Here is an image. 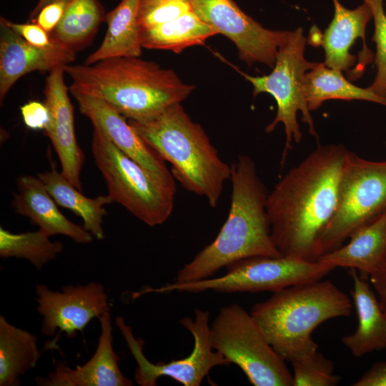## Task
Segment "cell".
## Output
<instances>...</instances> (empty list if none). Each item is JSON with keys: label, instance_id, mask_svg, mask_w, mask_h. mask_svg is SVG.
Returning <instances> with one entry per match:
<instances>
[{"label": "cell", "instance_id": "obj_15", "mask_svg": "<svg viewBox=\"0 0 386 386\" xmlns=\"http://www.w3.org/2000/svg\"><path fill=\"white\" fill-rule=\"evenodd\" d=\"M64 66L49 72L44 89V103L51 120L44 130L59 157L61 174L79 190H81L80 173L84 161L74 132V109L64 79Z\"/></svg>", "mask_w": 386, "mask_h": 386}, {"label": "cell", "instance_id": "obj_25", "mask_svg": "<svg viewBox=\"0 0 386 386\" xmlns=\"http://www.w3.org/2000/svg\"><path fill=\"white\" fill-rule=\"evenodd\" d=\"M303 90L310 111L317 109L330 99L365 100L386 106V97L377 94L370 86L354 85L341 71L330 69L324 62L317 63L305 74Z\"/></svg>", "mask_w": 386, "mask_h": 386}, {"label": "cell", "instance_id": "obj_3", "mask_svg": "<svg viewBox=\"0 0 386 386\" xmlns=\"http://www.w3.org/2000/svg\"><path fill=\"white\" fill-rule=\"evenodd\" d=\"M71 94L99 98L126 119L141 120L181 104L195 86L184 82L171 69L137 57H114L92 64H67Z\"/></svg>", "mask_w": 386, "mask_h": 386}, {"label": "cell", "instance_id": "obj_13", "mask_svg": "<svg viewBox=\"0 0 386 386\" xmlns=\"http://www.w3.org/2000/svg\"><path fill=\"white\" fill-rule=\"evenodd\" d=\"M193 11L218 34L234 44L241 61L273 68L278 49L288 31L264 28L233 0H190Z\"/></svg>", "mask_w": 386, "mask_h": 386}, {"label": "cell", "instance_id": "obj_20", "mask_svg": "<svg viewBox=\"0 0 386 386\" xmlns=\"http://www.w3.org/2000/svg\"><path fill=\"white\" fill-rule=\"evenodd\" d=\"M332 1L334 17L321 39L325 51L324 64L330 69L347 71V74L349 69L356 61V57L350 52V49L357 38L362 39L365 64L372 61V58L367 54L370 51L365 43V32L372 15L365 2L355 9H350L342 5L339 0Z\"/></svg>", "mask_w": 386, "mask_h": 386}, {"label": "cell", "instance_id": "obj_24", "mask_svg": "<svg viewBox=\"0 0 386 386\" xmlns=\"http://www.w3.org/2000/svg\"><path fill=\"white\" fill-rule=\"evenodd\" d=\"M38 338L0 315V386H17L20 377L35 367L41 352Z\"/></svg>", "mask_w": 386, "mask_h": 386}, {"label": "cell", "instance_id": "obj_21", "mask_svg": "<svg viewBox=\"0 0 386 386\" xmlns=\"http://www.w3.org/2000/svg\"><path fill=\"white\" fill-rule=\"evenodd\" d=\"M317 261L335 268L355 269L368 276L376 272L386 262V212L356 230L347 244Z\"/></svg>", "mask_w": 386, "mask_h": 386}, {"label": "cell", "instance_id": "obj_22", "mask_svg": "<svg viewBox=\"0 0 386 386\" xmlns=\"http://www.w3.org/2000/svg\"><path fill=\"white\" fill-rule=\"evenodd\" d=\"M139 0H122L105 16L107 30L99 47L87 56L84 64L114 57H139L142 46L137 20Z\"/></svg>", "mask_w": 386, "mask_h": 386}, {"label": "cell", "instance_id": "obj_16", "mask_svg": "<svg viewBox=\"0 0 386 386\" xmlns=\"http://www.w3.org/2000/svg\"><path fill=\"white\" fill-rule=\"evenodd\" d=\"M100 335L96 349L82 365L70 367L64 360L55 364L47 376L36 377L41 386H131L132 381L125 377L119 367V358L113 347L111 314L99 317Z\"/></svg>", "mask_w": 386, "mask_h": 386}, {"label": "cell", "instance_id": "obj_10", "mask_svg": "<svg viewBox=\"0 0 386 386\" xmlns=\"http://www.w3.org/2000/svg\"><path fill=\"white\" fill-rule=\"evenodd\" d=\"M385 212L386 161H369L350 152L335 214L319 241L318 258L343 245L356 230Z\"/></svg>", "mask_w": 386, "mask_h": 386}, {"label": "cell", "instance_id": "obj_6", "mask_svg": "<svg viewBox=\"0 0 386 386\" xmlns=\"http://www.w3.org/2000/svg\"><path fill=\"white\" fill-rule=\"evenodd\" d=\"M91 151L113 202L149 227L165 222L174 209L176 188L164 183L117 147L94 127Z\"/></svg>", "mask_w": 386, "mask_h": 386}, {"label": "cell", "instance_id": "obj_4", "mask_svg": "<svg viewBox=\"0 0 386 386\" xmlns=\"http://www.w3.org/2000/svg\"><path fill=\"white\" fill-rule=\"evenodd\" d=\"M139 136L165 161L186 190L204 197L217 207L231 166L218 155L203 128L194 122L181 104L141 120H128Z\"/></svg>", "mask_w": 386, "mask_h": 386}, {"label": "cell", "instance_id": "obj_17", "mask_svg": "<svg viewBox=\"0 0 386 386\" xmlns=\"http://www.w3.org/2000/svg\"><path fill=\"white\" fill-rule=\"evenodd\" d=\"M55 42V41H54ZM75 52L57 44L39 47L26 41L0 19V102L24 75L39 71H51L69 64Z\"/></svg>", "mask_w": 386, "mask_h": 386}, {"label": "cell", "instance_id": "obj_5", "mask_svg": "<svg viewBox=\"0 0 386 386\" xmlns=\"http://www.w3.org/2000/svg\"><path fill=\"white\" fill-rule=\"evenodd\" d=\"M352 307L344 292L319 279L276 291L250 313L276 352L292 362L317 351L312 332L318 325L349 316Z\"/></svg>", "mask_w": 386, "mask_h": 386}, {"label": "cell", "instance_id": "obj_26", "mask_svg": "<svg viewBox=\"0 0 386 386\" xmlns=\"http://www.w3.org/2000/svg\"><path fill=\"white\" fill-rule=\"evenodd\" d=\"M216 34H218L217 31L204 22L193 10L174 20L140 28L143 48L176 53H180L189 46L203 44L207 39Z\"/></svg>", "mask_w": 386, "mask_h": 386}, {"label": "cell", "instance_id": "obj_8", "mask_svg": "<svg viewBox=\"0 0 386 386\" xmlns=\"http://www.w3.org/2000/svg\"><path fill=\"white\" fill-rule=\"evenodd\" d=\"M306 43L307 39L302 27H298L295 31H288L278 49L272 71L267 75L251 76L229 63L251 83L254 96L260 93H268L276 101L277 111L275 118L265 130L271 132L278 124L282 123L284 125L286 142L282 162L286 159L287 151L292 149V143L300 142L302 137L297 120L298 112L302 115L303 122L308 125L310 134L317 138L303 90L305 74L317 63L305 59Z\"/></svg>", "mask_w": 386, "mask_h": 386}, {"label": "cell", "instance_id": "obj_12", "mask_svg": "<svg viewBox=\"0 0 386 386\" xmlns=\"http://www.w3.org/2000/svg\"><path fill=\"white\" fill-rule=\"evenodd\" d=\"M36 310L41 316V332L49 337H54L47 348H54L62 333L74 338L83 332L94 318L110 312L109 297L99 282L67 285L61 291H54L46 284L35 287Z\"/></svg>", "mask_w": 386, "mask_h": 386}, {"label": "cell", "instance_id": "obj_33", "mask_svg": "<svg viewBox=\"0 0 386 386\" xmlns=\"http://www.w3.org/2000/svg\"><path fill=\"white\" fill-rule=\"evenodd\" d=\"M4 21L12 30L34 46L43 48L50 47L55 43L50 34L36 23L18 24L5 18Z\"/></svg>", "mask_w": 386, "mask_h": 386}, {"label": "cell", "instance_id": "obj_29", "mask_svg": "<svg viewBox=\"0 0 386 386\" xmlns=\"http://www.w3.org/2000/svg\"><path fill=\"white\" fill-rule=\"evenodd\" d=\"M291 363L293 386H335L340 381L332 362L317 351Z\"/></svg>", "mask_w": 386, "mask_h": 386}, {"label": "cell", "instance_id": "obj_31", "mask_svg": "<svg viewBox=\"0 0 386 386\" xmlns=\"http://www.w3.org/2000/svg\"><path fill=\"white\" fill-rule=\"evenodd\" d=\"M190 0H139L137 20L146 28L174 20L192 11Z\"/></svg>", "mask_w": 386, "mask_h": 386}, {"label": "cell", "instance_id": "obj_36", "mask_svg": "<svg viewBox=\"0 0 386 386\" xmlns=\"http://www.w3.org/2000/svg\"><path fill=\"white\" fill-rule=\"evenodd\" d=\"M369 280L386 313V262L376 272L369 275Z\"/></svg>", "mask_w": 386, "mask_h": 386}, {"label": "cell", "instance_id": "obj_27", "mask_svg": "<svg viewBox=\"0 0 386 386\" xmlns=\"http://www.w3.org/2000/svg\"><path fill=\"white\" fill-rule=\"evenodd\" d=\"M105 16L98 0H72L49 34L53 41L76 53L92 41Z\"/></svg>", "mask_w": 386, "mask_h": 386}, {"label": "cell", "instance_id": "obj_23", "mask_svg": "<svg viewBox=\"0 0 386 386\" xmlns=\"http://www.w3.org/2000/svg\"><path fill=\"white\" fill-rule=\"evenodd\" d=\"M38 178L57 205L81 217L83 227L94 237L97 239L104 238L102 224L107 212L104 207L113 202L108 194L95 198L86 197L55 168L38 174Z\"/></svg>", "mask_w": 386, "mask_h": 386}, {"label": "cell", "instance_id": "obj_32", "mask_svg": "<svg viewBox=\"0 0 386 386\" xmlns=\"http://www.w3.org/2000/svg\"><path fill=\"white\" fill-rule=\"evenodd\" d=\"M25 125L32 130H45L51 120L50 112L44 102L30 101L20 107Z\"/></svg>", "mask_w": 386, "mask_h": 386}, {"label": "cell", "instance_id": "obj_28", "mask_svg": "<svg viewBox=\"0 0 386 386\" xmlns=\"http://www.w3.org/2000/svg\"><path fill=\"white\" fill-rule=\"evenodd\" d=\"M50 236L39 229L35 232L12 233L0 227V257L29 261L36 269L54 259L64 248L60 242H51Z\"/></svg>", "mask_w": 386, "mask_h": 386}, {"label": "cell", "instance_id": "obj_7", "mask_svg": "<svg viewBox=\"0 0 386 386\" xmlns=\"http://www.w3.org/2000/svg\"><path fill=\"white\" fill-rule=\"evenodd\" d=\"M221 277L188 282H173L159 287H146L134 292L139 298L149 293L173 291L198 293L276 292L302 283L323 279L335 268L319 261H307L288 256H254L236 261L226 267Z\"/></svg>", "mask_w": 386, "mask_h": 386}, {"label": "cell", "instance_id": "obj_9", "mask_svg": "<svg viewBox=\"0 0 386 386\" xmlns=\"http://www.w3.org/2000/svg\"><path fill=\"white\" fill-rule=\"evenodd\" d=\"M213 349L237 365L254 386H293L285 360L269 345L256 321L242 307L220 308L210 325Z\"/></svg>", "mask_w": 386, "mask_h": 386}, {"label": "cell", "instance_id": "obj_19", "mask_svg": "<svg viewBox=\"0 0 386 386\" xmlns=\"http://www.w3.org/2000/svg\"><path fill=\"white\" fill-rule=\"evenodd\" d=\"M349 269L352 280L351 295L358 325L355 332L344 336L341 342L353 356L360 357L374 351L386 350V313L369 285V276L355 269Z\"/></svg>", "mask_w": 386, "mask_h": 386}, {"label": "cell", "instance_id": "obj_37", "mask_svg": "<svg viewBox=\"0 0 386 386\" xmlns=\"http://www.w3.org/2000/svg\"><path fill=\"white\" fill-rule=\"evenodd\" d=\"M71 1H72V0H39V2L37 3L36 6L34 7V9H33V11L31 13L30 19H31V21H33L36 19V17L37 14H39V12L44 6H46L48 4H52V3H54V2H57V1H65L66 3H69Z\"/></svg>", "mask_w": 386, "mask_h": 386}, {"label": "cell", "instance_id": "obj_14", "mask_svg": "<svg viewBox=\"0 0 386 386\" xmlns=\"http://www.w3.org/2000/svg\"><path fill=\"white\" fill-rule=\"evenodd\" d=\"M80 112L101 129L122 152L164 183L176 188L165 160L145 143L127 119L104 100L89 95L73 94Z\"/></svg>", "mask_w": 386, "mask_h": 386}, {"label": "cell", "instance_id": "obj_18", "mask_svg": "<svg viewBox=\"0 0 386 386\" xmlns=\"http://www.w3.org/2000/svg\"><path fill=\"white\" fill-rule=\"evenodd\" d=\"M17 192L13 194L11 207L15 212L28 217L31 222L49 236H66L79 244H89L94 237L68 219L57 207L44 183L31 176L19 177Z\"/></svg>", "mask_w": 386, "mask_h": 386}, {"label": "cell", "instance_id": "obj_1", "mask_svg": "<svg viewBox=\"0 0 386 386\" xmlns=\"http://www.w3.org/2000/svg\"><path fill=\"white\" fill-rule=\"evenodd\" d=\"M349 152L342 144L318 147L268 193L271 238L283 256L317 260L319 241L335 214Z\"/></svg>", "mask_w": 386, "mask_h": 386}, {"label": "cell", "instance_id": "obj_34", "mask_svg": "<svg viewBox=\"0 0 386 386\" xmlns=\"http://www.w3.org/2000/svg\"><path fill=\"white\" fill-rule=\"evenodd\" d=\"M69 3L57 1L44 6L32 23H36L50 33L59 24Z\"/></svg>", "mask_w": 386, "mask_h": 386}, {"label": "cell", "instance_id": "obj_11", "mask_svg": "<svg viewBox=\"0 0 386 386\" xmlns=\"http://www.w3.org/2000/svg\"><path fill=\"white\" fill-rule=\"evenodd\" d=\"M209 318L207 310L195 309L194 319L189 317L181 319L180 324L194 338L191 354L183 359L154 364L143 353L144 342L134 337L123 317H117L116 326L137 362L135 382L140 386H155L159 378L166 376L184 386H199L213 367L229 366L231 363L213 349Z\"/></svg>", "mask_w": 386, "mask_h": 386}, {"label": "cell", "instance_id": "obj_30", "mask_svg": "<svg viewBox=\"0 0 386 386\" xmlns=\"http://www.w3.org/2000/svg\"><path fill=\"white\" fill-rule=\"evenodd\" d=\"M370 8L375 24L372 40L376 44L377 73L370 86L377 94L386 97V14L384 0H362Z\"/></svg>", "mask_w": 386, "mask_h": 386}, {"label": "cell", "instance_id": "obj_2", "mask_svg": "<svg viewBox=\"0 0 386 386\" xmlns=\"http://www.w3.org/2000/svg\"><path fill=\"white\" fill-rule=\"evenodd\" d=\"M229 214L214 240L179 269L176 282L212 277L222 267L254 256H282L271 238L266 209L267 190L253 160L240 155L231 165Z\"/></svg>", "mask_w": 386, "mask_h": 386}, {"label": "cell", "instance_id": "obj_35", "mask_svg": "<svg viewBox=\"0 0 386 386\" xmlns=\"http://www.w3.org/2000/svg\"><path fill=\"white\" fill-rule=\"evenodd\" d=\"M354 386H386V361L373 364Z\"/></svg>", "mask_w": 386, "mask_h": 386}]
</instances>
